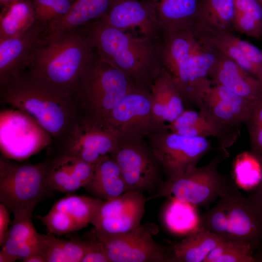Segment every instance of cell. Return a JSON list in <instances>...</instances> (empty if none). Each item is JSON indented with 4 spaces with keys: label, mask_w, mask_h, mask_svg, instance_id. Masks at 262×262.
Wrapping results in <instances>:
<instances>
[{
    "label": "cell",
    "mask_w": 262,
    "mask_h": 262,
    "mask_svg": "<svg viewBox=\"0 0 262 262\" xmlns=\"http://www.w3.org/2000/svg\"><path fill=\"white\" fill-rule=\"evenodd\" d=\"M234 9L262 22V7L256 0H234Z\"/></svg>",
    "instance_id": "39"
},
{
    "label": "cell",
    "mask_w": 262,
    "mask_h": 262,
    "mask_svg": "<svg viewBox=\"0 0 262 262\" xmlns=\"http://www.w3.org/2000/svg\"><path fill=\"white\" fill-rule=\"evenodd\" d=\"M226 33L196 36L234 61L245 70L262 82V71L256 67L242 50L228 38Z\"/></svg>",
    "instance_id": "32"
},
{
    "label": "cell",
    "mask_w": 262,
    "mask_h": 262,
    "mask_svg": "<svg viewBox=\"0 0 262 262\" xmlns=\"http://www.w3.org/2000/svg\"><path fill=\"white\" fill-rule=\"evenodd\" d=\"M46 29L37 21L19 36L0 38V85L19 77L29 66L33 51Z\"/></svg>",
    "instance_id": "19"
},
{
    "label": "cell",
    "mask_w": 262,
    "mask_h": 262,
    "mask_svg": "<svg viewBox=\"0 0 262 262\" xmlns=\"http://www.w3.org/2000/svg\"><path fill=\"white\" fill-rule=\"evenodd\" d=\"M218 54L217 50L196 36L188 63L189 105L198 107L213 85L209 75Z\"/></svg>",
    "instance_id": "22"
},
{
    "label": "cell",
    "mask_w": 262,
    "mask_h": 262,
    "mask_svg": "<svg viewBox=\"0 0 262 262\" xmlns=\"http://www.w3.org/2000/svg\"><path fill=\"white\" fill-rule=\"evenodd\" d=\"M152 6L161 35L193 29L200 0H146Z\"/></svg>",
    "instance_id": "24"
},
{
    "label": "cell",
    "mask_w": 262,
    "mask_h": 262,
    "mask_svg": "<svg viewBox=\"0 0 262 262\" xmlns=\"http://www.w3.org/2000/svg\"><path fill=\"white\" fill-rule=\"evenodd\" d=\"M229 156L227 148L219 147L206 164L195 166L176 179L164 181L157 192L147 200L175 198L197 207H208L219 198L229 183L228 179L218 169L219 164Z\"/></svg>",
    "instance_id": "7"
},
{
    "label": "cell",
    "mask_w": 262,
    "mask_h": 262,
    "mask_svg": "<svg viewBox=\"0 0 262 262\" xmlns=\"http://www.w3.org/2000/svg\"><path fill=\"white\" fill-rule=\"evenodd\" d=\"M136 87L124 73L96 53L82 73L73 97L82 117L103 123L111 111Z\"/></svg>",
    "instance_id": "5"
},
{
    "label": "cell",
    "mask_w": 262,
    "mask_h": 262,
    "mask_svg": "<svg viewBox=\"0 0 262 262\" xmlns=\"http://www.w3.org/2000/svg\"><path fill=\"white\" fill-rule=\"evenodd\" d=\"M23 262H46L43 255L39 253L31 255L22 260Z\"/></svg>",
    "instance_id": "43"
},
{
    "label": "cell",
    "mask_w": 262,
    "mask_h": 262,
    "mask_svg": "<svg viewBox=\"0 0 262 262\" xmlns=\"http://www.w3.org/2000/svg\"><path fill=\"white\" fill-rule=\"evenodd\" d=\"M247 197L262 210V178L259 183L249 190Z\"/></svg>",
    "instance_id": "41"
},
{
    "label": "cell",
    "mask_w": 262,
    "mask_h": 262,
    "mask_svg": "<svg viewBox=\"0 0 262 262\" xmlns=\"http://www.w3.org/2000/svg\"><path fill=\"white\" fill-rule=\"evenodd\" d=\"M197 207L177 199H169L163 212L166 229L178 235L187 236L201 227Z\"/></svg>",
    "instance_id": "30"
},
{
    "label": "cell",
    "mask_w": 262,
    "mask_h": 262,
    "mask_svg": "<svg viewBox=\"0 0 262 262\" xmlns=\"http://www.w3.org/2000/svg\"><path fill=\"white\" fill-rule=\"evenodd\" d=\"M82 27L99 57L121 71L137 87L150 91L162 68L160 37L123 32L99 19Z\"/></svg>",
    "instance_id": "2"
},
{
    "label": "cell",
    "mask_w": 262,
    "mask_h": 262,
    "mask_svg": "<svg viewBox=\"0 0 262 262\" xmlns=\"http://www.w3.org/2000/svg\"><path fill=\"white\" fill-rule=\"evenodd\" d=\"M119 141L140 140L166 129L155 118L150 91L136 87L129 92L111 111L103 123Z\"/></svg>",
    "instance_id": "8"
},
{
    "label": "cell",
    "mask_w": 262,
    "mask_h": 262,
    "mask_svg": "<svg viewBox=\"0 0 262 262\" xmlns=\"http://www.w3.org/2000/svg\"><path fill=\"white\" fill-rule=\"evenodd\" d=\"M154 230L150 225H140L123 233L102 234L94 231L110 262H170L167 248L154 241Z\"/></svg>",
    "instance_id": "11"
},
{
    "label": "cell",
    "mask_w": 262,
    "mask_h": 262,
    "mask_svg": "<svg viewBox=\"0 0 262 262\" xmlns=\"http://www.w3.org/2000/svg\"><path fill=\"white\" fill-rule=\"evenodd\" d=\"M49 158L37 164L18 163L5 157L0 159V203L10 212L35 206L53 191L48 175Z\"/></svg>",
    "instance_id": "6"
},
{
    "label": "cell",
    "mask_w": 262,
    "mask_h": 262,
    "mask_svg": "<svg viewBox=\"0 0 262 262\" xmlns=\"http://www.w3.org/2000/svg\"><path fill=\"white\" fill-rule=\"evenodd\" d=\"M84 188L94 197L104 201L128 192L119 167L110 155L94 164L91 178Z\"/></svg>",
    "instance_id": "26"
},
{
    "label": "cell",
    "mask_w": 262,
    "mask_h": 262,
    "mask_svg": "<svg viewBox=\"0 0 262 262\" xmlns=\"http://www.w3.org/2000/svg\"><path fill=\"white\" fill-rule=\"evenodd\" d=\"M12 0H0V6L2 7L8 4Z\"/></svg>",
    "instance_id": "44"
},
{
    "label": "cell",
    "mask_w": 262,
    "mask_h": 262,
    "mask_svg": "<svg viewBox=\"0 0 262 262\" xmlns=\"http://www.w3.org/2000/svg\"><path fill=\"white\" fill-rule=\"evenodd\" d=\"M36 22L32 0H12L0 14V38L19 36Z\"/></svg>",
    "instance_id": "29"
},
{
    "label": "cell",
    "mask_w": 262,
    "mask_h": 262,
    "mask_svg": "<svg viewBox=\"0 0 262 262\" xmlns=\"http://www.w3.org/2000/svg\"><path fill=\"white\" fill-rule=\"evenodd\" d=\"M85 240L86 246L82 262H110L103 245L94 229Z\"/></svg>",
    "instance_id": "37"
},
{
    "label": "cell",
    "mask_w": 262,
    "mask_h": 262,
    "mask_svg": "<svg viewBox=\"0 0 262 262\" xmlns=\"http://www.w3.org/2000/svg\"><path fill=\"white\" fill-rule=\"evenodd\" d=\"M35 206L13 213L14 219L8 229L0 251V262L22 260L36 253L43 254L46 234L38 233L32 221Z\"/></svg>",
    "instance_id": "18"
},
{
    "label": "cell",
    "mask_w": 262,
    "mask_h": 262,
    "mask_svg": "<svg viewBox=\"0 0 262 262\" xmlns=\"http://www.w3.org/2000/svg\"><path fill=\"white\" fill-rule=\"evenodd\" d=\"M10 212L6 207L0 203V246H1L8 230L10 223Z\"/></svg>",
    "instance_id": "40"
},
{
    "label": "cell",
    "mask_w": 262,
    "mask_h": 262,
    "mask_svg": "<svg viewBox=\"0 0 262 262\" xmlns=\"http://www.w3.org/2000/svg\"><path fill=\"white\" fill-rule=\"evenodd\" d=\"M150 93L153 115L162 124L173 121L185 110L179 90L163 67L151 84Z\"/></svg>",
    "instance_id": "25"
},
{
    "label": "cell",
    "mask_w": 262,
    "mask_h": 262,
    "mask_svg": "<svg viewBox=\"0 0 262 262\" xmlns=\"http://www.w3.org/2000/svg\"><path fill=\"white\" fill-rule=\"evenodd\" d=\"M0 98L28 115L56 143L82 116L73 96L30 73L0 85Z\"/></svg>",
    "instance_id": "1"
},
{
    "label": "cell",
    "mask_w": 262,
    "mask_h": 262,
    "mask_svg": "<svg viewBox=\"0 0 262 262\" xmlns=\"http://www.w3.org/2000/svg\"><path fill=\"white\" fill-rule=\"evenodd\" d=\"M262 7V0H256Z\"/></svg>",
    "instance_id": "45"
},
{
    "label": "cell",
    "mask_w": 262,
    "mask_h": 262,
    "mask_svg": "<svg viewBox=\"0 0 262 262\" xmlns=\"http://www.w3.org/2000/svg\"><path fill=\"white\" fill-rule=\"evenodd\" d=\"M74 0H62L55 3L36 17L40 24L47 26L54 20L65 15L70 10Z\"/></svg>",
    "instance_id": "38"
},
{
    "label": "cell",
    "mask_w": 262,
    "mask_h": 262,
    "mask_svg": "<svg viewBox=\"0 0 262 262\" xmlns=\"http://www.w3.org/2000/svg\"><path fill=\"white\" fill-rule=\"evenodd\" d=\"M222 241L215 234L201 227L167 248L170 262H204Z\"/></svg>",
    "instance_id": "28"
},
{
    "label": "cell",
    "mask_w": 262,
    "mask_h": 262,
    "mask_svg": "<svg viewBox=\"0 0 262 262\" xmlns=\"http://www.w3.org/2000/svg\"><path fill=\"white\" fill-rule=\"evenodd\" d=\"M201 227L222 240L251 248L262 243V210L229 180L217 204L201 216Z\"/></svg>",
    "instance_id": "4"
},
{
    "label": "cell",
    "mask_w": 262,
    "mask_h": 262,
    "mask_svg": "<svg viewBox=\"0 0 262 262\" xmlns=\"http://www.w3.org/2000/svg\"><path fill=\"white\" fill-rule=\"evenodd\" d=\"M94 164L75 156L57 154L51 158L48 183L54 191L66 193L75 192L84 188L88 182Z\"/></svg>",
    "instance_id": "21"
},
{
    "label": "cell",
    "mask_w": 262,
    "mask_h": 262,
    "mask_svg": "<svg viewBox=\"0 0 262 262\" xmlns=\"http://www.w3.org/2000/svg\"><path fill=\"white\" fill-rule=\"evenodd\" d=\"M103 201L95 197L67 195L57 201L46 215L36 217L46 227L49 233L65 234L91 223Z\"/></svg>",
    "instance_id": "14"
},
{
    "label": "cell",
    "mask_w": 262,
    "mask_h": 262,
    "mask_svg": "<svg viewBox=\"0 0 262 262\" xmlns=\"http://www.w3.org/2000/svg\"><path fill=\"white\" fill-rule=\"evenodd\" d=\"M99 20L123 32L139 36L161 37L154 10L146 0H120Z\"/></svg>",
    "instance_id": "17"
},
{
    "label": "cell",
    "mask_w": 262,
    "mask_h": 262,
    "mask_svg": "<svg viewBox=\"0 0 262 262\" xmlns=\"http://www.w3.org/2000/svg\"></svg>",
    "instance_id": "46"
},
{
    "label": "cell",
    "mask_w": 262,
    "mask_h": 262,
    "mask_svg": "<svg viewBox=\"0 0 262 262\" xmlns=\"http://www.w3.org/2000/svg\"><path fill=\"white\" fill-rule=\"evenodd\" d=\"M147 199L143 193L128 191L103 201L91 223L96 232L102 234L123 233L141 225Z\"/></svg>",
    "instance_id": "13"
},
{
    "label": "cell",
    "mask_w": 262,
    "mask_h": 262,
    "mask_svg": "<svg viewBox=\"0 0 262 262\" xmlns=\"http://www.w3.org/2000/svg\"><path fill=\"white\" fill-rule=\"evenodd\" d=\"M62 0H32L35 16L41 14L56 2Z\"/></svg>",
    "instance_id": "42"
},
{
    "label": "cell",
    "mask_w": 262,
    "mask_h": 262,
    "mask_svg": "<svg viewBox=\"0 0 262 262\" xmlns=\"http://www.w3.org/2000/svg\"><path fill=\"white\" fill-rule=\"evenodd\" d=\"M232 27L246 35L259 38L262 36V22L234 9Z\"/></svg>",
    "instance_id": "36"
},
{
    "label": "cell",
    "mask_w": 262,
    "mask_h": 262,
    "mask_svg": "<svg viewBox=\"0 0 262 262\" xmlns=\"http://www.w3.org/2000/svg\"><path fill=\"white\" fill-rule=\"evenodd\" d=\"M244 123L248 132L250 152L262 164V96L253 102Z\"/></svg>",
    "instance_id": "35"
},
{
    "label": "cell",
    "mask_w": 262,
    "mask_h": 262,
    "mask_svg": "<svg viewBox=\"0 0 262 262\" xmlns=\"http://www.w3.org/2000/svg\"><path fill=\"white\" fill-rule=\"evenodd\" d=\"M116 135L103 123L80 117L58 142L57 154L76 157L94 164L110 155L119 144Z\"/></svg>",
    "instance_id": "12"
},
{
    "label": "cell",
    "mask_w": 262,
    "mask_h": 262,
    "mask_svg": "<svg viewBox=\"0 0 262 262\" xmlns=\"http://www.w3.org/2000/svg\"><path fill=\"white\" fill-rule=\"evenodd\" d=\"M234 15V0H200L193 28L194 33L229 32Z\"/></svg>",
    "instance_id": "27"
},
{
    "label": "cell",
    "mask_w": 262,
    "mask_h": 262,
    "mask_svg": "<svg viewBox=\"0 0 262 262\" xmlns=\"http://www.w3.org/2000/svg\"><path fill=\"white\" fill-rule=\"evenodd\" d=\"M254 253L247 246L222 240L209 253L204 262H256Z\"/></svg>",
    "instance_id": "34"
},
{
    "label": "cell",
    "mask_w": 262,
    "mask_h": 262,
    "mask_svg": "<svg viewBox=\"0 0 262 262\" xmlns=\"http://www.w3.org/2000/svg\"><path fill=\"white\" fill-rule=\"evenodd\" d=\"M196 38L193 29L160 37V58L163 67L179 90L185 104H189L188 63Z\"/></svg>",
    "instance_id": "16"
},
{
    "label": "cell",
    "mask_w": 262,
    "mask_h": 262,
    "mask_svg": "<svg viewBox=\"0 0 262 262\" xmlns=\"http://www.w3.org/2000/svg\"><path fill=\"white\" fill-rule=\"evenodd\" d=\"M120 0H74L69 11L49 24L45 36L53 37L100 19Z\"/></svg>",
    "instance_id": "23"
},
{
    "label": "cell",
    "mask_w": 262,
    "mask_h": 262,
    "mask_svg": "<svg viewBox=\"0 0 262 262\" xmlns=\"http://www.w3.org/2000/svg\"><path fill=\"white\" fill-rule=\"evenodd\" d=\"M146 139L162 165L166 180L176 179L196 166L212 149L211 140L206 138L185 137L167 129Z\"/></svg>",
    "instance_id": "10"
},
{
    "label": "cell",
    "mask_w": 262,
    "mask_h": 262,
    "mask_svg": "<svg viewBox=\"0 0 262 262\" xmlns=\"http://www.w3.org/2000/svg\"><path fill=\"white\" fill-rule=\"evenodd\" d=\"M209 77L213 84L223 85L248 100L255 101L262 96V82L219 51Z\"/></svg>",
    "instance_id": "20"
},
{
    "label": "cell",
    "mask_w": 262,
    "mask_h": 262,
    "mask_svg": "<svg viewBox=\"0 0 262 262\" xmlns=\"http://www.w3.org/2000/svg\"><path fill=\"white\" fill-rule=\"evenodd\" d=\"M110 155L118 165L128 191L157 192L164 173L146 139L119 141Z\"/></svg>",
    "instance_id": "9"
},
{
    "label": "cell",
    "mask_w": 262,
    "mask_h": 262,
    "mask_svg": "<svg viewBox=\"0 0 262 262\" xmlns=\"http://www.w3.org/2000/svg\"><path fill=\"white\" fill-rule=\"evenodd\" d=\"M253 101L236 94L226 87L213 84L198 107L219 125L239 135Z\"/></svg>",
    "instance_id": "15"
},
{
    "label": "cell",
    "mask_w": 262,
    "mask_h": 262,
    "mask_svg": "<svg viewBox=\"0 0 262 262\" xmlns=\"http://www.w3.org/2000/svg\"><path fill=\"white\" fill-rule=\"evenodd\" d=\"M232 173L236 185L250 190L262 178V164L250 151H244L236 157Z\"/></svg>",
    "instance_id": "33"
},
{
    "label": "cell",
    "mask_w": 262,
    "mask_h": 262,
    "mask_svg": "<svg viewBox=\"0 0 262 262\" xmlns=\"http://www.w3.org/2000/svg\"><path fill=\"white\" fill-rule=\"evenodd\" d=\"M95 53L82 27L53 37L44 35L33 51L29 73L73 96Z\"/></svg>",
    "instance_id": "3"
},
{
    "label": "cell",
    "mask_w": 262,
    "mask_h": 262,
    "mask_svg": "<svg viewBox=\"0 0 262 262\" xmlns=\"http://www.w3.org/2000/svg\"><path fill=\"white\" fill-rule=\"evenodd\" d=\"M86 246L85 240H63L48 232L45 236L43 254L46 262H82Z\"/></svg>",
    "instance_id": "31"
}]
</instances>
